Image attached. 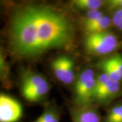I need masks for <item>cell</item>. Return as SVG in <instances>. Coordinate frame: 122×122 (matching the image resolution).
Instances as JSON below:
<instances>
[{"mask_svg":"<svg viewBox=\"0 0 122 122\" xmlns=\"http://www.w3.org/2000/svg\"><path fill=\"white\" fill-rule=\"evenodd\" d=\"M13 49L19 55L32 56L73 42V29L65 16L52 8L29 5L12 17L10 29Z\"/></svg>","mask_w":122,"mask_h":122,"instance_id":"1","label":"cell"},{"mask_svg":"<svg viewBox=\"0 0 122 122\" xmlns=\"http://www.w3.org/2000/svg\"><path fill=\"white\" fill-rule=\"evenodd\" d=\"M50 90L48 81L43 76L33 71H25L21 78V92L26 100L38 102Z\"/></svg>","mask_w":122,"mask_h":122,"instance_id":"2","label":"cell"},{"mask_svg":"<svg viewBox=\"0 0 122 122\" xmlns=\"http://www.w3.org/2000/svg\"><path fill=\"white\" fill-rule=\"evenodd\" d=\"M96 77L92 69H86L80 73L75 86V101L77 106H90L94 100Z\"/></svg>","mask_w":122,"mask_h":122,"instance_id":"3","label":"cell"},{"mask_svg":"<svg viewBox=\"0 0 122 122\" xmlns=\"http://www.w3.org/2000/svg\"><path fill=\"white\" fill-rule=\"evenodd\" d=\"M117 37L109 31L87 34L85 41V49L93 55H105L111 53L117 47Z\"/></svg>","mask_w":122,"mask_h":122,"instance_id":"4","label":"cell"},{"mask_svg":"<svg viewBox=\"0 0 122 122\" xmlns=\"http://www.w3.org/2000/svg\"><path fill=\"white\" fill-rule=\"evenodd\" d=\"M22 115L20 102L5 94L0 96V122H18Z\"/></svg>","mask_w":122,"mask_h":122,"instance_id":"5","label":"cell"},{"mask_svg":"<svg viewBox=\"0 0 122 122\" xmlns=\"http://www.w3.org/2000/svg\"><path fill=\"white\" fill-rule=\"evenodd\" d=\"M52 69L56 77L62 83L69 85L73 81L74 62L69 57L66 56L57 57L52 62Z\"/></svg>","mask_w":122,"mask_h":122,"instance_id":"6","label":"cell"},{"mask_svg":"<svg viewBox=\"0 0 122 122\" xmlns=\"http://www.w3.org/2000/svg\"><path fill=\"white\" fill-rule=\"evenodd\" d=\"M71 117L72 122H101L98 111L92 105L71 109Z\"/></svg>","mask_w":122,"mask_h":122,"instance_id":"7","label":"cell"},{"mask_svg":"<svg viewBox=\"0 0 122 122\" xmlns=\"http://www.w3.org/2000/svg\"><path fill=\"white\" fill-rule=\"evenodd\" d=\"M120 90V83L118 81L110 80L100 91L94 95V100L99 102H106L114 98Z\"/></svg>","mask_w":122,"mask_h":122,"instance_id":"8","label":"cell"},{"mask_svg":"<svg viewBox=\"0 0 122 122\" xmlns=\"http://www.w3.org/2000/svg\"><path fill=\"white\" fill-rule=\"evenodd\" d=\"M61 116L58 109L54 107H48L39 117L32 122H60Z\"/></svg>","mask_w":122,"mask_h":122,"instance_id":"9","label":"cell"},{"mask_svg":"<svg viewBox=\"0 0 122 122\" xmlns=\"http://www.w3.org/2000/svg\"><path fill=\"white\" fill-rule=\"evenodd\" d=\"M111 19L109 16H104L103 17L98 20L96 23L90 26H87L84 30L87 34L90 33H100V32H103L106 31V30L108 29L111 25Z\"/></svg>","mask_w":122,"mask_h":122,"instance_id":"10","label":"cell"},{"mask_svg":"<svg viewBox=\"0 0 122 122\" xmlns=\"http://www.w3.org/2000/svg\"><path fill=\"white\" fill-rule=\"evenodd\" d=\"M100 66L102 69V71H104L103 73L107 75L108 77L111 80L118 81V82H119L121 80H122V77L118 73V71L114 67V66L112 65L109 58L102 62L100 65Z\"/></svg>","mask_w":122,"mask_h":122,"instance_id":"11","label":"cell"},{"mask_svg":"<svg viewBox=\"0 0 122 122\" xmlns=\"http://www.w3.org/2000/svg\"><path fill=\"white\" fill-rule=\"evenodd\" d=\"M104 122H122V102L114 105L109 109Z\"/></svg>","mask_w":122,"mask_h":122,"instance_id":"12","label":"cell"},{"mask_svg":"<svg viewBox=\"0 0 122 122\" xmlns=\"http://www.w3.org/2000/svg\"><path fill=\"white\" fill-rule=\"evenodd\" d=\"M72 4L79 9L88 10H98L102 5V0H72Z\"/></svg>","mask_w":122,"mask_h":122,"instance_id":"13","label":"cell"},{"mask_svg":"<svg viewBox=\"0 0 122 122\" xmlns=\"http://www.w3.org/2000/svg\"><path fill=\"white\" fill-rule=\"evenodd\" d=\"M105 15L99 10H88V12L85 16L83 20V27L86 29L87 26L96 23L98 20H100Z\"/></svg>","mask_w":122,"mask_h":122,"instance_id":"14","label":"cell"},{"mask_svg":"<svg viewBox=\"0 0 122 122\" xmlns=\"http://www.w3.org/2000/svg\"><path fill=\"white\" fill-rule=\"evenodd\" d=\"M109 60L111 62L112 65L116 69L118 73L122 77V55L117 54L109 58Z\"/></svg>","mask_w":122,"mask_h":122,"instance_id":"15","label":"cell"},{"mask_svg":"<svg viewBox=\"0 0 122 122\" xmlns=\"http://www.w3.org/2000/svg\"><path fill=\"white\" fill-rule=\"evenodd\" d=\"M112 22L116 27H117L121 23H122V9H119L115 11L113 16Z\"/></svg>","mask_w":122,"mask_h":122,"instance_id":"16","label":"cell"},{"mask_svg":"<svg viewBox=\"0 0 122 122\" xmlns=\"http://www.w3.org/2000/svg\"><path fill=\"white\" fill-rule=\"evenodd\" d=\"M107 4L110 10L122 9V0H107Z\"/></svg>","mask_w":122,"mask_h":122,"instance_id":"17","label":"cell"},{"mask_svg":"<svg viewBox=\"0 0 122 122\" xmlns=\"http://www.w3.org/2000/svg\"><path fill=\"white\" fill-rule=\"evenodd\" d=\"M117 29H119V30H122V23H121V24L117 26Z\"/></svg>","mask_w":122,"mask_h":122,"instance_id":"18","label":"cell"}]
</instances>
